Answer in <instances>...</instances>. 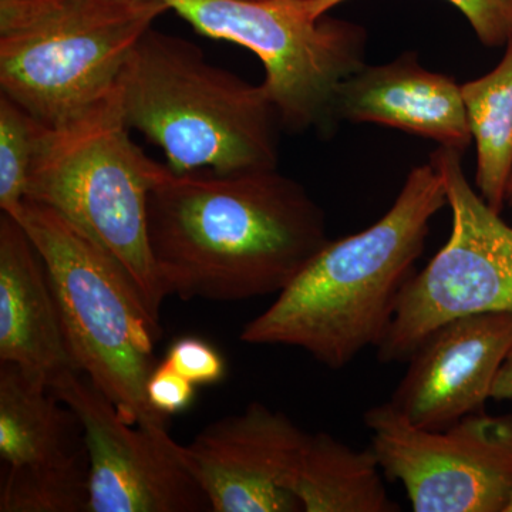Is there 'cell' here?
I'll use <instances>...</instances> for the list:
<instances>
[{"label":"cell","instance_id":"cell-17","mask_svg":"<svg viewBox=\"0 0 512 512\" xmlns=\"http://www.w3.org/2000/svg\"><path fill=\"white\" fill-rule=\"evenodd\" d=\"M461 93L477 148V188L501 214L512 178V36L498 66L461 84Z\"/></svg>","mask_w":512,"mask_h":512},{"label":"cell","instance_id":"cell-16","mask_svg":"<svg viewBox=\"0 0 512 512\" xmlns=\"http://www.w3.org/2000/svg\"><path fill=\"white\" fill-rule=\"evenodd\" d=\"M372 447L356 450L329 433L309 434L291 483L305 512H397Z\"/></svg>","mask_w":512,"mask_h":512},{"label":"cell","instance_id":"cell-6","mask_svg":"<svg viewBox=\"0 0 512 512\" xmlns=\"http://www.w3.org/2000/svg\"><path fill=\"white\" fill-rule=\"evenodd\" d=\"M167 12L161 0L0 2V90L42 126H63L116 87Z\"/></svg>","mask_w":512,"mask_h":512},{"label":"cell","instance_id":"cell-4","mask_svg":"<svg viewBox=\"0 0 512 512\" xmlns=\"http://www.w3.org/2000/svg\"><path fill=\"white\" fill-rule=\"evenodd\" d=\"M130 131L117 84L69 123L40 127L26 200L59 212L109 252L160 323L167 295L148 241V197L167 164L148 157Z\"/></svg>","mask_w":512,"mask_h":512},{"label":"cell","instance_id":"cell-8","mask_svg":"<svg viewBox=\"0 0 512 512\" xmlns=\"http://www.w3.org/2000/svg\"><path fill=\"white\" fill-rule=\"evenodd\" d=\"M463 153L430 156L446 188L453 228L443 248L404 286L377 346L380 363H406L434 330L478 313L512 311V227L468 183Z\"/></svg>","mask_w":512,"mask_h":512},{"label":"cell","instance_id":"cell-3","mask_svg":"<svg viewBox=\"0 0 512 512\" xmlns=\"http://www.w3.org/2000/svg\"><path fill=\"white\" fill-rule=\"evenodd\" d=\"M130 130L177 174L278 168V111L264 86L208 62L201 47L151 28L117 82Z\"/></svg>","mask_w":512,"mask_h":512},{"label":"cell","instance_id":"cell-2","mask_svg":"<svg viewBox=\"0 0 512 512\" xmlns=\"http://www.w3.org/2000/svg\"><path fill=\"white\" fill-rule=\"evenodd\" d=\"M446 205V188L434 164L414 167L379 221L329 241L278 299L244 326L239 339L305 350L332 370L377 348L416 272L431 220Z\"/></svg>","mask_w":512,"mask_h":512},{"label":"cell","instance_id":"cell-25","mask_svg":"<svg viewBox=\"0 0 512 512\" xmlns=\"http://www.w3.org/2000/svg\"><path fill=\"white\" fill-rule=\"evenodd\" d=\"M507 512H512V501H511V504L508 505Z\"/></svg>","mask_w":512,"mask_h":512},{"label":"cell","instance_id":"cell-15","mask_svg":"<svg viewBox=\"0 0 512 512\" xmlns=\"http://www.w3.org/2000/svg\"><path fill=\"white\" fill-rule=\"evenodd\" d=\"M0 457L8 470L60 473L90 467L79 417L45 382L0 365Z\"/></svg>","mask_w":512,"mask_h":512},{"label":"cell","instance_id":"cell-18","mask_svg":"<svg viewBox=\"0 0 512 512\" xmlns=\"http://www.w3.org/2000/svg\"><path fill=\"white\" fill-rule=\"evenodd\" d=\"M90 467L62 473L8 470L0 512H89Z\"/></svg>","mask_w":512,"mask_h":512},{"label":"cell","instance_id":"cell-24","mask_svg":"<svg viewBox=\"0 0 512 512\" xmlns=\"http://www.w3.org/2000/svg\"><path fill=\"white\" fill-rule=\"evenodd\" d=\"M507 204L511 205V207H512V178L510 181V185H508Z\"/></svg>","mask_w":512,"mask_h":512},{"label":"cell","instance_id":"cell-5","mask_svg":"<svg viewBox=\"0 0 512 512\" xmlns=\"http://www.w3.org/2000/svg\"><path fill=\"white\" fill-rule=\"evenodd\" d=\"M45 262L77 369L121 419L170 436V417L147 397L160 323L151 318L123 266L59 212L25 200L16 218Z\"/></svg>","mask_w":512,"mask_h":512},{"label":"cell","instance_id":"cell-14","mask_svg":"<svg viewBox=\"0 0 512 512\" xmlns=\"http://www.w3.org/2000/svg\"><path fill=\"white\" fill-rule=\"evenodd\" d=\"M0 363L52 387L77 372L45 262L25 227L0 215Z\"/></svg>","mask_w":512,"mask_h":512},{"label":"cell","instance_id":"cell-26","mask_svg":"<svg viewBox=\"0 0 512 512\" xmlns=\"http://www.w3.org/2000/svg\"><path fill=\"white\" fill-rule=\"evenodd\" d=\"M0 2H13V0H0Z\"/></svg>","mask_w":512,"mask_h":512},{"label":"cell","instance_id":"cell-20","mask_svg":"<svg viewBox=\"0 0 512 512\" xmlns=\"http://www.w3.org/2000/svg\"><path fill=\"white\" fill-rule=\"evenodd\" d=\"M346 0H315L322 15ZM456 6L474 29L478 39L488 47L507 45L512 36V0H447Z\"/></svg>","mask_w":512,"mask_h":512},{"label":"cell","instance_id":"cell-9","mask_svg":"<svg viewBox=\"0 0 512 512\" xmlns=\"http://www.w3.org/2000/svg\"><path fill=\"white\" fill-rule=\"evenodd\" d=\"M384 477L414 512H507L512 501V414H471L444 430L414 426L392 403L363 416Z\"/></svg>","mask_w":512,"mask_h":512},{"label":"cell","instance_id":"cell-21","mask_svg":"<svg viewBox=\"0 0 512 512\" xmlns=\"http://www.w3.org/2000/svg\"><path fill=\"white\" fill-rule=\"evenodd\" d=\"M164 362L195 386H208L224 380L225 360L210 343L198 338L175 340Z\"/></svg>","mask_w":512,"mask_h":512},{"label":"cell","instance_id":"cell-23","mask_svg":"<svg viewBox=\"0 0 512 512\" xmlns=\"http://www.w3.org/2000/svg\"><path fill=\"white\" fill-rule=\"evenodd\" d=\"M491 399L494 400H510L512 399V350L507 356L500 373L495 379L493 393Z\"/></svg>","mask_w":512,"mask_h":512},{"label":"cell","instance_id":"cell-1","mask_svg":"<svg viewBox=\"0 0 512 512\" xmlns=\"http://www.w3.org/2000/svg\"><path fill=\"white\" fill-rule=\"evenodd\" d=\"M148 241L165 295L241 302L284 291L330 239L325 211L278 168L167 165L148 197Z\"/></svg>","mask_w":512,"mask_h":512},{"label":"cell","instance_id":"cell-13","mask_svg":"<svg viewBox=\"0 0 512 512\" xmlns=\"http://www.w3.org/2000/svg\"><path fill=\"white\" fill-rule=\"evenodd\" d=\"M335 111L338 121L383 124L463 154L473 141L461 84L424 69L416 53L365 64L340 84Z\"/></svg>","mask_w":512,"mask_h":512},{"label":"cell","instance_id":"cell-22","mask_svg":"<svg viewBox=\"0 0 512 512\" xmlns=\"http://www.w3.org/2000/svg\"><path fill=\"white\" fill-rule=\"evenodd\" d=\"M195 384L175 372L165 362L157 365L147 383V397L151 406L165 417L175 416L191 406Z\"/></svg>","mask_w":512,"mask_h":512},{"label":"cell","instance_id":"cell-11","mask_svg":"<svg viewBox=\"0 0 512 512\" xmlns=\"http://www.w3.org/2000/svg\"><path fill=\"white\" fill-rule=\"evenodd\" d=\"M308 437L285 413L254 402L205 427L180 453L212 512H296L291 483Z\"/></svg>","mask_w":512,"mask_h":512},{"label":"cell","instance_id":"cell-7","mask_svg":"<svg viewBox=\"0 0 512 512\" xmlns=\"http://www.w3.org/2000/svg\"><path fill=\"white\" fill-rule=\"evenodd\" d=\"M195 32L251 50L282 130L328 133L340 84L365 66L366 30L315 0H161Z\"/></svg>","mask_w":512,"mask_h":512},{"label":"cell","instance_id":"cell-10","mask_svg":"<svg viewBox=\"0 0 512 512\" xmlns=\"http://www.w3.org/2000/svg\"><path fill=\"white\" fill-rule=\"evenodd\" d=\"M53 393L82 423L90 460L89 512H201L210 500L171 436L121 419L83 373L60 377Z\"/></svg>","mask_w":512,"mask_h":512},{"label":"cell","instance_id":"cell-12","mask_svg":"<svg viewBox=\"0 0 512 512\" xmlns=\"http://www.w3.org/2000/svg\"><path fill=\"white\" fill-rule=\"evenodd\" d=\"M512 350V311L451 320L421 343L392 394L414 426L444 430L485 412L495 379Z\"/></svg>","mask_w":512,"mask_h":512},{"label":"cell","instance_id":"cell-19","mask_svg":"<svg viewBox=\"0 0 512 512\" xmlns=\"http://www.w3.org/2000/svg\"><path fill=\"white\" fill-rule=\"evenodd\" d=\"M42 124L0 94V210L19 218Z\"/></svg>","mask_w":512,"mask_h":512}]
</instances>
